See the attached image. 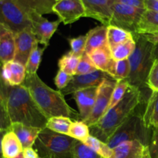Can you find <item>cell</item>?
<instances>
[{
	"label": "cell",
	"mask_w": 158,
	"mask_h": 158,
	"mask_svg": "<svg viewBox=\"0 0 158 158\" xmlns=\"http://www.w3.org/2000/svg\"><path fill=\"white\" fill-rule=\"evenodd\" d=\"M23 85L29 91L39 107L48 119L52 117H65L80 119V114L68 105L61 91L55 90L42 81L37 73L26 74Z\"/></svg>",
	"instance_id": "obj_1"
},
{
	"label": "cell",
	"mask_w": 158,
	"mask_h": 158,
	"mask_svg": "<svg viewBox=\"0 0 158 158\" xmlns=\"http://www.w3.org/2000/svg\"><path fill=\"white\" fill-rule=\"evenodd\" d=\"M142 100L140 89L130 86L124 97L95 124L89 127L90 135L103 143H107L111 136L135 111Z\"/></svg>",
	"instance_id": "obj_2"
},
{
	"label": "cell",
	"mask_w": 158,
	"mask_h": 158,
	"mask_svg": "<svg viewBox=\"0 0 158 158\" xmlns=\"http://www.w3.org/2000/svg\"><path fill=\"white\" fill-rule=\"evenodd\" d=\"M8 114L11 123H20L26 126L43 129L48 118L23 85L8 86Z\"/></svg>",
	"instance_id": "obj_3"
},
{
	"label": "cell",
	"mask_w": 158,
	"mask_h": 158,
	"mask_svg": "<svg viewBox=\"0 0 158 158\" xmlns=\"http://www.w3.org/2000/svg\"><path fill=\"white\" fill-rule=\"evenodd\" d=\"M136 48L129 57L131 71L127 79L130 86L141 90L148 86V78L154 60L155 45L148 41L142 34L133 33Z\"/></svg>",
	"instance_id": "obj_4"
},
{
	"label": "cell",
	"mask_w": 158,
	"mask_h": 158,
	"mask_svg": "<svg viewBox=\"0 0 158 158\" xmlns=\"http://www.w3.org/2000/svg\"><path fill=\"white\" fill-rule=\"evenodd\" d=\"M77 140L65 134L42 129L34 143L40 158H73Z\"/></svg>",
	"instance_id": "obj_5"
},
{
	"label": "cell",
	"mask_w": 158,
	"mask_h": 158,
	"mask_svg": "<svg viewBox=\"0 0 158 158\" xmlns=\"http://www.w3.org/2000/svg\"><path fill=\"white\" fill-rule=\"evenodd\" d=\"M149 128L145 126L143 115L134 111L129 118L114 132L106 143L110 148L114 149L125 141L138 140L146 146L149 145L151 137Z\"/></svg>",
	"instance_id": "obj_6"
},
{
	"label": "cell",
	"mask_w": 158,
	"mask_h": 158,
	"mask_svg": "<svg viewBox=\"0 0 158 158\" xmlns=\"http://www.w3.org/2000/svg\"><path fill=\"white\" fill-rule=\"evenodd\" d=\"M0 24L14 34L32 29L29 15L16 0H0Z\"/></svg>",
	"instance_id": "obj_7"
},
{
	"label": "cell",
	"mask_w": 158,
	"mask_h": 158,
	"mask_svg": "<svg viewBox=\"0 0 158 158\" xmlns=\"http://www.w3.org/2000/svg\"><path fill=\"white\" fill-rule=\"evenodd\" d=\"M146 9L114 2L110 26H117L131 33H137L142 16Z\"/></svg>",
	"instance_id": "obj_8"
},
{
	"label": "cell",
	"mask_w": 158,
	"mask_h": 158,
	"mask_svg": "<svg viewBox=\"0 0 158 158\" xmlns=\"http://www.w3.org/2000/svg\"><path fill=\"white\" fill-rule=\"evenodd\" d=\"M117 82V80L114 78H107L99 86L94 109L89 117L84 121L89 127L97 123L109 110L111 97Z\"/></svg>",
	"instance_id": "obj_9"
},
{
	"label": "cell",
	"mask_w": 158,
	"mask_h": 158,
	"mask_svg": "<svg viewBox=\"0 0 158 158\" xmlns=\"http://www.w3.org/2000/svg\"><path fill=\"white\" fill-rule=\"evenodd\" d=\"M27 13L32 24V30L39 43L47 47L51 38L61 23V20L59 19L56 21L51 22L35 12H29Z\"/></svg>",
	"instance_id": "obj_10"
},
{
	"label": "cell",
	"mask_w": 158,
	"mask_h": 158,
	"mask_svg": "<svg viewBox=\"0 0 158 158\" xmlns=\"http://www.w3.org/2000/svg\"><path fill=\"white\" fill-rule=\"evenodd\" d=\"M52 12L64 25L75 23L86 14L82 0H58L52 7Z\"/></svg>",
	"instance_id": "obj_11"
},
{
	"label": "cell",
	"mask_w": 158,
	"mask_h": 158,
	"mask_svg": "<svg viewBox=\"0 0 158 158\" xmlns=\"http://www.w3.org/2000/svg\"><path fill=\"white\" fill-rule=\"evenodd\" d=\"M107 78H113V77H111L106 73L99 69L83 75H74L73 76L72 80L67 86L60 91L64 96L73 94L76 91L80 89L92 87V86H99L105 79Z\"/></svg>",
	"instance_id": "obj_12"
},
{
	"label": "cell",
	"mask_w": 158,
	"mask_h": 158,
	"mask_svg": "<svg viewBox=\"0 0 158 158\" xmlns=\"http://www.w3.org/2000/svg\"><path fill=\"white\" fill-rule=\"evenodd\" d=\"M85 8V17H89L110 26L112 18V7L114 0H82Z\"/></svg>",
	"instance_id": "obj_13"
},
{
	"label": "cell",
	"mask_w": 158,
	"mask_h": 158,
	"mask_svg": "<svg viewBox=\"0 0 158 158\" xmlns=\"http://www.w3.org/2000/svg\"><path fill=\"white\" fill-rule=\"evenodd\" d=\"M15 53L14 61L26 66L34 45L38 42L32 29H26L15 34Z\"/></svg>",
	"instance_id": "obj_14"
},
{
	"label": "cell",
	"mask_w": 158,
	"mask_h": 158,
	"mask_svg": "<svg viewBox=\"0 0 158 158\" xmlns=\"http://www.w3.org/2000/svg\"><path fill=\"white\" fill-rule=\"evenodd\" d=\"M99 86H92L76 91L73 94V99L77 103L80 120H85L89 117L94 109Z\"/></svg>",
	"instance_id": "obj_15"
},
{
	"label": "cell",
	"mask_w": 158,
	"mask_h": 158,
	"mask_svg": "<svg viewBox=\"0 0 158 158\" xmlns=\"http://www.w3.org/2000/svg\"><path fill=\"white\" fill-rule=\"evenodd\" d=\"M2 77L7 86L23 85L26 77V66L14 60L7 62L2 65Z\"/></svg>",
	"instance_id": "obj_16"
},
{
	"label": "cell",
	"mask_w": 158,
	"mask_h": 158,
	"mask_svg": "<svg viewBox=\"0 0 158 158\" xmlns=\"http://www.w3.org/2000/svg\"><path fill=\"white\" fill-rule=\"evenodd\" d=\"M148 153V146L138 140H131L114 148L112 158H143Z\"/></svg>",
	"instance_id": "obj_17"
},
{
	"label": "cell",
	"mask_w": 158,
	"mask_h": 158,
	"mask_svg": "<svg viewBox=\"0 0 158 158\" xmlns=\"http://www.w3.org/2000/svg\"><path fill=\"white\" fill-rule=\"evenodd\" d=\"M15 53V34L0 24V64L14 60Z\"/></svg>",
	"instance_id": "obj_18"
},
{
	"label": "cell",
	"mask_w": 158,
	"mask_h": 158,
	"mask_svg": "<svg viewBox=\"0 0 158 158\" xmlns=\"http://www.w3.org/2000/svg\"><path fill=\"white\" fill-rule=\"evenodd\" d=\"M109 47L107 41V26H97L86 33L85 53L89 54L100 48Z\"/></svg>",
	"instance_id": "obj_19"
},
{
	"label": "cell",
	"mask_w": 158,
	"mask_h": 158,
	"mask_svg": "<svg viewBox=\"0 0 158 158\" xmlns=\"http://www.w3.org/2000/svg\"><path fill=\"white\" fill-rule=\"evenodd\" d=\"M10 131L15 133L21 142L23 149H25L27 148H32V146H34V143L42 129L26 126L20 123H13L11 125Z\"/></svg>",
	"instance_id": "obj_20"
},
{
	"label": "cell",
	"mask_w": 158,
	"mask_h": 158,
	"mask_svg": "<svg viewBox=\"0 0 158 158\" xmlns=\"http://www.w3.org/2000/svg\"><path fill=\"white\" fill-rule=\"evenodd\" d=\"M88 55L97 69L103 71L109 75L110 74L115 60L113 59L109 47L95 49Z\"/></svg>",
	"instance_id": "obj_21"
},
{
	"label": "cell",
	"mask_w": 158,
	"mask_h": 158,
	"mask_svg": "<svg viewBox=\"0 0 158 158\" xmlns=\"http://www.w3.org/2000/svg\"><path fill=\"white\" fill-rule=\"evenodd\" d=\"M2 151L3 158H15L21 154L23 148L15 133L6 131L2 140Z\"/></svg>",
	"instance_id": "obj_22"
},
{
	"label": "cell",
	"mask_w": 158,
	"mask_h": 158,
	"mask_svg": "<svg viewBox=\"0 0 158 158\" xmlns=\"http://www.w3.org/2000/svg\"><path fill=\"white\" fill-rule=\"evenodd\" d=\"M143 120L148 128H158V91H152L143 114Z\"/></svg>",
	"instance_id": "obj_23"
},
{
	"label": "cell",
	"mask_w": 158,
	"mask_h": 158,
	"mask_svg": "<svg viewBox=\"0 0 158 158\" xmlns=\"http://www.w3.org/2000/svg\"><path fill=\"white\" fill-rule=\"evenodd\" d=\"M26 11L35 12L40 15L53 13L52 7L58 0H16Z\"/></svg>",
	"instance_id": "obj_24"
},
{
	"label": "cell",
	"mask_w": 158,
	"mask_h": 158,
	"mask_svg": "<svg viewBox=\"0 0 158 158\" xmlns=\"http://www.w3.org/2000/svg\"><path fill=\"white\" fill-rule=\"evenodd\" d=\"M134 38L133 34L125 29L114 26H107L108 46L111 50L130 39Z\"/></svg>",
	"instance_id": "obj_25"
},
{
	"label": "cell",
	"mask_w": 158,
	"mask_h": 158,
	"mask_svg": "<svg viewBox=\"0 0 158 158\" xmlns=\"http://www.w3.org/2000/svg\"><path fill=\"white\" fill-rule=\"evenodd\" d=\"M158 32V12L145 10L139 25L137 33Z\"/></svg>",
	"instance_id": "obj_26"
},
{
	"label": "cell",
	"mask_w": 158,
	"mask_h": 158,
	"mask_svg": "<svg viewBox=\"0 0 158 158\" xmlns=\"http://www.w3.org/2000/svg\"><path fill=\"white\" fill-rule=\"evenodd\" d=\"M72 120L65 117H52L48 119L46 127L53 132L69 136Z\"/></svg>",
	"instance_id": "obj_27"
},
{
	"label": "cell",
	"mask_w": 158,
	"mask_h": 158,
	"mask_svg": "<svg viewBox=\"0 0 158 158\" xmlns=\"http://www.w3.org/2000/svg\"><path fill=\"white\" fill-rule=\"evenodd\" d=\"M135 48V40L134 38L130 39L111 50V55L115 61L127 60V59H129V57L132 55Z\"/></svg>",
	"instance_id": "obj_28"
},
{
	"label": "cell",
	"mask_w": 158,
	"mask_h": 158,
	"mask_svg": "<svg viewBox=\"0 0 158 158\" xmlns=\"http://www.w3.org/2000/svg\"><path fill=\"white\" fill-rule=\"evenodd\" d=\"M83 143L103 158H112L113 149L110 148L106 143H103L97 137L89 135Z\"/></svg>",
	"instance_id": "obj_29"
},
{
	"label": "cell",
	"mask_w": 158,
	"mask_h": 158,
	"mask_svg": "<svg viewBox=\"0 0 158 158\" xmlns=\"http://www.w3.org/2000/svg\"><path fill=\"white\" fill-rule=\"evenodd\" d=\"M39 42H36L34 45L33 49L31 52L29 58L28 60L27 64L26 66V74H35L36 73L40 63L42 61L43 52L46 47H40Z\"/></svg>",
	"instance_id": "obj_30"
},
{
	"label": "cell",
	"mask_w": 158,
	"mask_h": 158,
	"mask_svg": "<svg viewBox=\"0 0 158 158\" xmlns=\"http://www.w3.org/2000/svg\"><path fill=\"white\" fill-rule=\"evenodd\" d=\"M80 57L77 56L69 51V52L64 54L59 60V68L63 72L66 73L71 76H74L76 73L77 66H78L79 61H80Z\"/></svg>",
	"instance_id": "obj_31"
},
{
	"label": "cell",
	"mask_w": 158,
	"mask_h": 158,
	"mask_svg": "<svg viewBox=\"0 0 158 158\" xmlns=\"http://www.w3.org/2000/svg\"><path fill=\"white\" fill-rule=\"evenodd\" d=\"M89 134V127L83 120H74L71 123L69 136L79 141L84 142Z\"/></svg>",
	"instance_id": "obj_32"
},
{
	"label": "cell",
	"mask_w": 158,
	"mask_h": 158,
	"mask_svg": "<svg viewBox=\"0 0 158 158\" xmlns=\"http://www.w3.org/2000/svg\"><path fill=\"white\" fill-rule=\"evenodd\" d=\"M130 71H131V67H130L129 60L127 59V60H119V61H115L110 76L116 80H127L129 77Z\"/></svg>",
	"instance_id": "obj_33"
},
{
	"label": "cell",
	"mask_w": 158,
	"mask_h": 158,
	"mask_svg": "<svg viewBox=\"0 0 158 158\" xmlns=\"http://www.w3.org/2000/svg\"><path fill=\"white\" fill-rule=\"evenodd\" d=\"M130 86H130L129 83L127 80H117V84H116L114 91H113L109 110L114 107V106H116L123 99V97H124L125 94L128 90Z\"/></svg>",
	"instance_id": "obj_34"
},
{
	"label": "cell",
	"mask_w": 158,
	"mask_h": 158,
	"mask_svg": "<svg viewBox=\"0 0 158 158\" xmlns=\"http://www.w3.org/2000/svg\"><path fill=\"white\" fill-rule=\"evenodd\" d=\"M73 158H103L83 142L77 140L73 149Z\"/></svg>",
	"instance_id": "obj_35"
},
{
	"label": "cell",
	"mask_w": 158,
	"mask_h": 158,
	"mask_svg": "<svg viewBox=\"0 0 158 158\" xmlns=\"http://www.w3.org/2000/svg\"><path fill=\"white\" fill-rule=\"evenodd\" d=\"M69 45H70V52L77 56L80 57L85 53V47L86 43V34L82 35L76 38L68 39Z\"/></svg>",
	"instance_id": "obj_36"
},
{
	"label": "cell",
	"mask_w": 158,
	"mask_h": 158,
	"mask_svg": "<svg viewBox=\"0 0 158 158\" xmlns=\"http://www.w3.org/2000/svg\"><path fill=\"white\" fill-rule=\"evenodd\" d=\"M97 68L94 66V63L91 59L89 58V55L86 53L83 54L80 56V61H79L78 66H77V70H76L75 75H83L92 73L97 70Z\"/></svg>",
	"instance_id": "obj_37"
},
{
	"label": "cell",
	"mask_w": 158,
	"mask_h": 158,
	"mask_svg": "<svg viewBox=\"0 0 158 158\" xmlns=\"http://www.w3.org/2000/svg\"><path fill=\"white\" fill-rule=\"evenodd\" d=\"M12 123L9 119L6 106V102L0 97V130L9 131Z\"/></svg>",
	"instance_id": "obj_38"
},
{
	"label": "cell",
	"mask_w": 158,
	"mask_h": 158,
	"mask_svg": "<svg viewBox=\"0 0 158 158\" xmlns=\"http://www.w3.org/2000/svg\"><path fill=\"white\" fill-rule=\"evenodd\" d=\"M148 86L152 91H158V60H154L148 78Z\"/></svg>",
	"instance_id": "obj_39"
},
{
	"label": "cell",
	"mask_w": 158,
	"mask_h": 158,
	"mask_svg": "<svg viewBox=\"0 0 158 158\" xmlns=\"http://www.w3.org/2000/svg\"><path fill=\"white\" fill-rule=\"evenodd\" d=\"M72 78L73 76L63 72L61 69H59L56 73V76L55 79H54V83H55L56 86L58 88V89L62 90V89H65L67 86V85L70 83Z\"/></svg>",
	"instance_id": "obj_40"
},
{
	"label": "cell",
	"mask_w": 158,
	"mask_h": 158,
	"mask_svg": "<svg viewBox=\"0 0 158 158\" xmlns=\"http://www.w3.org/2000/svg\"><path fill=\"white\" fill-rule=\"evenodd\" d=\"M148 151L151 158H158V128H154L151 137Z\"/></svg>",
	"instance_id": "obj_41"
},
{
	"label": "cell",
	"mask_w": 158,
	"mask_h": 158,
	"mask_svg": "<svg viewBox=\"0 0 158 158\" xmlns=\"http://www.w3.org/2000/svg\"><path fill=\"white\" fill-rule=\"evenodd\" d=\"M114 2L121 3V4L127 5L133 7L146 9L145 0H114Z\"/></svg>",
	"instance_id": "obj_42"
},
{
	"label": "cell",
	"mask_w": 158,
	"mask_h": 158,
	"mask_svg": "<svg viewBox=\"0 0 158 158\" xmlns=\"http://www.w3.org/2000/svg\"><path fill=\"white\" fill-rule=\"evenodd\" d=\"M2 66L0 64V97L3 99L6 102H7V95H8V86L3 81L2 77Z\"/></svg>",
	"instance_id": "obj_43"
},
{
	"label": "cell",
	"mask_w": 158,
	"mask_h": 158,
	"mask_svg": "<svg viewBox=\"0 0 158 158\" xmlns=\"http://www.w3.org/2000/svg\"><path fill=\"white\" fill-rule=\"evenodd\" d=\"M23 158H40L38 152L32 148H27L23 149Z\"/></svg>",
	"instance_id": "obj_44"
},
{
	"label": "cell",
	"mask_w": 158,
	"mask_h": 158,
	"mask_svg": "<svg viewBox=\"0 0 158 158\" xmlns=\"http://www.w3.org/2000/svg\"><path fill=\"white\" fill-rule=\"evenodd\" d=\"M146 10L158 12V0H145Z\"/></svg>",
	"instance_id": "obj_45"
},
{
	"label": "cell",
	"mask_w": 158,
	"mask_h": 158,
	"mask_svg": "<svg viewBox=\"0 0 158 158\" xmlns=\"http://www.w3.org/2000/svg\"><path fill=\"white\" fill-rule=\"evenodd\" d=\"M148 41L152 43L153 44H158V32H152V33L142 34Z\"/></svg>",
	"instance_id": "obj_46"
},
{
	"label": "cell",
	"mask_w": 158,
	"mask_h": 158,
	"mask_svg": "<svg viewBox=\"0 0 158 158\" xmlns=\"http://www.w3.org/2000/svg\"><path fill=\"white\" fill-rule=\"evenodd\" d=\"M6 131H2V130H0V158H3L2 155V137L4 136V134H6Z\"/></svg>",
	"instance_id": "obj_47"
},
{
	"label": "cell",
	"mask_w": 158,
	"mask_h": 158,
	"mask_svg": "<svg viewBox=\"0 0 158 158\" xmlns=\"http://www.w3.org/2000/svg\"><path fill=\"white\" fill-rule=\"evenodd\" d=\"M154 56L155 60H158V44H156L155 46H154Z\"/></svg>",
	"instance_id": "obj_48"
},
{
	"label": "cell",
	"mask_w": 158,
	"mask_h": 158,
	"mask_svg": "<svg viewBox=\"0 0 158 158\" xmlns=\"http://www.w3.org/2000/svg\"><path fill=\"white\" fill-rule=\"evenodd\" d=\"M143 158H151V157H150V154H149V151H148V154H147L146 155H145V157H143Z\"/></svg>",
	"instance_id": "obj_49"
},
{
	"label": "cell",
	"mask_w": 158,
	"mask_h": 158,
	"mask_svg": "<svg viewBox=\"0 0 158 158\" xmlns=\"http://www.w3.org/2000/svg\"><path fill=\"white\" fill-rule=\"evenodd\" d=\"M15 158H23V153H22L21 154H19V155L18 156V157H16Z\"/></svg>",
	"instance_id": "obj_50"
}]
</instances>
